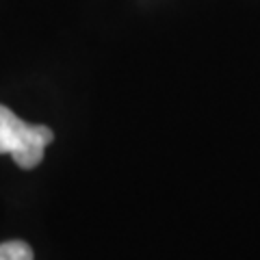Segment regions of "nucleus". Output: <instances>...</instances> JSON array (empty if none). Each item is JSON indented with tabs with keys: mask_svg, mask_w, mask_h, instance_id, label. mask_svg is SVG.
I'll return each mask as SVG.
<instances>
[{
	"mask_svg": "<svg viewBox=\"0 0 260 260\" xmlns=\"http://www.w3.org/2000/svg\"><path fill=\"white\" fill-rule=\"evenodd\" d=\"M0 260H32V249L24 241H7L0 245Z\"/></svg>",
	"mask_w": 260,
	"mask_h": 260,
	"instance_id": "obj_2",
	"label": "nucleus"
},
{
	"mask_svg": "<svg viewBox=\"0 0 260 260\" xmlns=\"http://www.w3.org/2000/svg\"><path fill=\"white\" fill-rule=\"evenodd\" d=\"M52 141L54 133L48 126L26 124L11 109L0 104V154H11L18 167L35 169Z\"/></svg>",
	"mask_w": 260,
	"mask_h": 260,
	"instance_id": "obj_1",
	"label": "nucleus"
}]
</instances>
